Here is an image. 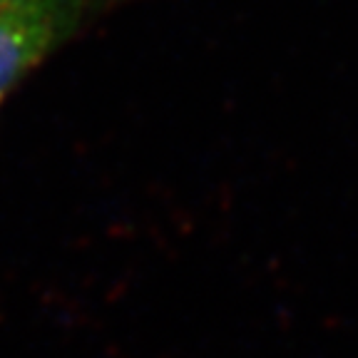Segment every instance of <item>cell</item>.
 <instances>
[{
	"instance_id": "cell-1",
	"label": "cell",
	"mask_w": 358,
	"mask_h": 358,
	"mask_svg": "<svg viewBox=\"0 0 358 358\" xmlns=\"http://www.w3.org/2000/svg\"><path fill=\"white\" fill-rule=\"evenodd\" d=\"M90 8L92 0H0V102L83 28Z\"/></svg>"
}]
</instances>
